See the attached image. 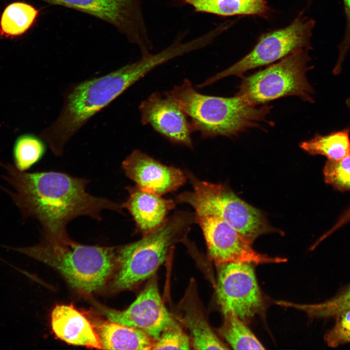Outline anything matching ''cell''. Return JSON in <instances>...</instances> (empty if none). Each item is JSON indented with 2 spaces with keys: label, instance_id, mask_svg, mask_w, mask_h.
I'll use <instances>...</instances> for the list:
<instances>
[{
  "label": "cell",
  "instance_id": "cell-1",
  "mask_svg": "<svg viewBox=\"0 0 350 350\" xmlns=\"http://www.w3.org/2000/svg\"><path fill=\"white\" fill-rule=\"evenodd\" d=\"M5 168L13 200L25 218L32 217L40 223L43 238H70L66 226L79 216L101 221L105 210L122 213V205L87 192L88 179L55 172L27 173L9 164Z\"/></svg>",
  "mask_w": 350,
  "mask_h": 350
},
{
  "label": "cell",
  "instance_id": "cell-2",
  "mask_svg": "<svg viewBox=\"0 0 350 350\" xmlns=\"http://www.w3.org/2000/svg\"><path fill=\"white\" fill-rule=\"evenodd\" d=\"M166 60L161 52L144 53L136 62L78 84L68 94L59 117L44 130L41 138L54 154L62 156L68 141L90 118Z\"/></svg>",
  "mask_w": 350,
  "mask_h": 350
},
{
  "label": "cell",
  "instance_id": "cell-3",
  "mask_svg": "<svg viewBox=\"0 0 350 350\" xmlns=\"http://www.w3.org/2000/svg\"><path fill=\"white\" fill-rule=\"evenodd\" d=\"M164 94L179 105L194 131L204 138L236 136L258 126L265 121L270 110L267 105L257 107L236 95L222 97L201 94L188 79Z\"/></svg>",
  "mask_w": 350,
  "mask_h": 350
},
{
  "label": "cell",
  "instance_id": "cell-4",
  "mask_svg": "<svg viewBox=\"0 0 350 350\" xmlns=\"http://www.w3.org/2000/svg\"><path fill=\"white\" fill-rule=\"evenodd\" d=\"M14 249L57 270L73 288L87 293L103 286L116 259L115 247L81 245L70 238H43L36 245Z\"/></svg>",
  "mask_w": 350,
  "mask_h": 350
},
{
  "label": "cell",
  "instance_id": "cell-5",
  "mask_svg": "<svg viewBox=\"0 0 350 350\" xmlns=\"http://www.w3.org/2000/svg\"><path fill=\"white\" fill-rule=\"evenodd\" d=\"M194 216V213L176 211L154 231L118 248V267L113 287L119 290L128 289L152 276L174 245L186 240Z\"/></svg>",
  "mask_w": 350,
  "mask_h": 350
},
{
  "label": "cell",
  "instance_id": "cell-6",
  "mask_svg": "<svg viewBox=\"0 0 350 350\" xmlns=\"http://www.w3.org/2000/svg\"><path fill=\"white\" fill-rule=\"evenodd\" d=\"M185 174L193 190L177 195L176 202L189 205L195 214L222 219L252 243L261 235L276 231L262 211L242 200L226 185L202 181L189 171Z\"/></svg>",
  "mask_w": 350,
  "mask_h": 350
},
{
  "label": "cell",
  "instance_id": "cell-7",
  "mask_svg": "<svg viewBox=\"0 0 350 350\" xmlns=\"http://www.w3.org/2000/svg\"><path fill=\"white\" fill-rule=\"evenodd\" d=\"M307 52L304 49L294 52L244 78L236 95L254 105L291 95L312 103L313 89L306 76L310 60Z\"/></svg>",
  "mask_w": 350,
  "mask_h": 350
},
{
  "label": "cell",
  "instance_id": "cell-8",
  "mask_svg": "<svg viewBox=\"0 0 350 350\" xmlns=\"http://www.w3.org/2000/svg\"><path fill=\"white\" fill-rule=\"evenodd\" d=\"M315 24L313 19L298 16L287 27L262 35L245 56L197 87L208 86L229 76H241L248 70L270 64L297 51L308 50Z\"/></svg>",
  "mask_w": 350,
  "mask_h": 350
},
{
  "label": "cell",
  "instance_id": "cell-9",
  "mask_svg": "<svg viewBox=\"0 0 350 350\" xmlns=\"http://www.w3.org/2000/svg\"><path fill=\"white\" fill-rule=\"evenodd\" d=\"M194 214V223L200 227L205 239L208 257L216 264L230 262L264 264L287 261L256 252L247 238L222 219Z\"/></svg>",
  "mask_w": 350,
  "mask_h": 350
},
{
  "label": "cell",
  "instance_id": "cell-10",
  "mask_svg": "<svg viewBox=\"0 0 350 350\" xmlns=\"http://www.w3.org/2000/svg\"><path fill=\"white\" fill-rule=\"evenodd\" d=\"M251 264L230 262L218 265L217 296L222 312H231L244 321L259 314L264 305Z\"/></svg>",
  "mask_w": 350,
  "mask_h": 350
},
{
  "label": "cell",
  "instance_id": "cell-11",
  "mask_svg": "<svg viewBox=\"0 0 350 350\" xmlns=\"http://www.w3.org/2000/svg\"><path fill=\"white\" fill-rule=\"evenodd\" d=\"M88 14L106 22L140 50L150 42L144 23L140 0H41Z\"/></svg>",
  "mask_w": 350,
  "mask_h": 350
},
{
  "label": "cell",
  "instance_id": "cell-12",
  "mask_svg": "<svg viewBox=\"0 0 350 350\" xmlns=\"http://www.w3.org/2000/svg\"><path fill=\"white\" fill-rule=\"evenodd\" d=\"M109 321L138 329L157 340L175 322L160 296L156 280H151L135 301L122 311L104 309Z\"/></svg>",
  "mask_w": 350,
  "mask_h": 350
},
{
  "label": "cell",
  "instance_id": "cell-13",
  "mask_svg": "<svg viewBox=\"0 0 350 350\" xmlns=\"http://www.w3.org/2000/svg\"><path fill=\"white\" fill-rule=\"evenodd\" d=\"M140 122L150 125L171 142L192 148L194 127L185 113L173 99L155 92L140 106Z\"/></svg>",
  "mask_w": 350,
  "mask_h": 350
},
{
  "label": "cell",
  "instance_id": "cell-14",
  "mask_svg": "<svg viewBox=\"0 0 350 350\" xmlns=\"http://www.w3.org/2000/svg\"><path fill=\"white\" fill-rule=\"evenodd\" d=\"M122 168L137 187L159 195L176 191L188 179L180 169L164 165L139 150L123 161Z\"/></svg>",
  "mask_w": 350,
  "mask_h": 350
},
{
  "label": "cell",
  "instance_id": "cell-15",
  "mask_svg": "<svg viewBox=\"0 0 350 350\" xmlns=\"http://www.w3.org/2000/svg\"><path fill=\"white\" fill-rule=\"evenodd\" d=\"M129 196L122 205L128 210L136 223L137 231L142 236L159 227L167 215L175 206V201L164 199L161 195L142 190L136 186L127 187Z\"/></svg>",
  "mask_w": 350,
  "mask_h": 350
},
{
  "label": "cell",
  "instance_id": "cell-16",
  "mask_svg": "<svg viewBox=\"0 0 350 350\" xmlns=\"http://www.w3.org/2000/svg\"><path fill=\"white\" fill-rule=\"evenodd\" d=\"M51 319L52 330L60 339L73 345L102 349L93 326L73 306H55Z\"/></svg>",
  "mask_w": 350,
  "mask_h": 350
},
{
  "label": "cell",
  "instance_id": "cell-17",
  "mask_svg": "<svg viewBox=\"0 0 350 350\" xmlns=\"http://www.w3.org/2000/svg\"><path fill=\"white\" fill-rule=\"evenodd\" d=\"M94 326L102 349L152 350L156 341L140 330L110 321Z\"/></svg>",
  "mask_w": 350,
  "mask_h": 350
},
{
  "label": "cell",
  "instance_id": "cell-18",
  "mask_svg": "<svg viewBox=\"0 0 350 350\" xmlns=\"http://www.w3.org/2000/svg\"><path fill=\"white\" fill-rule=\"evenodd\" d=\"M181 319L189 330L192 346L197 350H227L229 348L215 334L195 301L186 298Z\"/></svg>",
  "mask_w": 350,
  "mask_h": 350
},
{
  "label": "cell",
  "instance_id": "cell-19",
  "mask_svg": "<svg viewBox=\"0 0 350 350\" xmlns=\"http://www.w3.org/2000/svg\"><path fill=\"white\" fill-rule=\"evenodd\" d=\"M196 12L220 16H263L268 13L266 0H184Z\"/></svg>",
  "mask_w": 350,
  "mask_h": 350
},
{
  "label": "cell",
  "instance_id": "cell-20",
  "mask_svg": "<svg viewBox=\"0 0 350 350\" xmlns=\"http://www.w3.org/2000/svg\"><path fill=\"white\" fill-rule=\"evenodd\" d=\"M350 127L326 135L316 134L300 143V148L311 155H321L328 160L341 159L350 154Z\"/></svg>",
  "mask_w": 350,
  "mask_h": 350
},
{
  "label": "cell",
  "instance_id": "cell-21",
  "mask_svg": "<svg viewBox=\"0 0 350 350\" xmlns=\"http://www.w3.org/2000/svg\"><path fill=\"white\" fill-rule=\"evenodd\" d=\"M38 11L32 5L22 2L8 5L0 20V35L15 37L26 33L33 25Z\"/></svg>",
  "mask_w": 350,
  "mask_h": 350
},
{
  "label": "cell",
  "instance_id": "cell-22",
  "mask_svg": "<svg viewBox=\"0 0 350 350\" xmlns=\"http://www.w3.org/2000/svg\"><path fill=\"white\" fill-rule=\"evenodd\" d=\"M223 324L219 332L235 350H263V345L244 321L231 312L224 314Z\"/></svg>",
  "mask_w": 350,
  "mask_h": 350
},
{
  "label": "cell",
  "instance_id": "cell-23",
  "mask_svg": "<svg viewBox=\"0 0 350 350\" xmlns=\"http://www.w3.org/2000/svg\"><path fill=\"white\" fill-rule=\"evenodd\" d=\"M275 303L303 311L311 318L335 317L341 313L350 310V286L331 299L321 303L302 304L277 301Z\"/></svg>",
  "mask_w": 350,
  "mask_h": 350
},
{
  "label": "cell",
  "instance_id": "cell-24",
  "mask_svg": "<svg viewBox=\"0 0 350 350\" xmlns=\"http://www.w3.org/2000/svg\"><path fill=\"white\" fill-rule=\"evenodd\" d=\"M45 152L43 141L32 134H24L15 141L13 154L15 166L19 171H25L42 157Z\"/></svg>",
  "mask_w": 350,
  "mask_h": 350
},
{
  "label": "cell",
  "instance_id": "cell-25",
  "mask_svg": "<svg viewBox=\"0 0 350 350\" xmlns=\"http://www.w3.org/2000/svg\"><path fill=\"white\" fill-rule=\"evenodd\" d=\"M325 182L340 192L350 191V154L337 160H326L323 169Z\"/></svg>",
  "mask_w": 350,
  "mask_h": 350
},
{
  "label": "cell",
  "instance_id": "cell-26",
  "mask_svg": "<svg viewBox=\"0 0 350 350\" xmlns=\"http://www.w3.org/2000/svg\"><path fill=\"white\" fill-rule=\"evenodd\" d=\"M190 346L188 336L175 321L162 332L152 350H188Z\"/></svg>",
  "mask_w": 350,
  "mask_h": 350
},
{
  "label": "cell",
  "instance_id": "cell-27",
  "mask_svg": "<svg viewBox=\"0 0 350 350\" xmlns=\"http://www.w3.org/2000/svg\"><path fill=\"white\" fill-rule=\"evenodd\" d=\"M335 317L334 326L324 336L325 342L331 348L350 343V310L341 313Z\"/></svg>",
  "mask_w": 350,
  "mask_h": 350
},
{
  "label": "cell",
  "instance_id": "cell-28",
  "mask_svg": "<svg viewBox=\"0 0 350 350\" xmlns=\"http://www.w3.org/2000/svg\"><path fill=\"white\" fill-rule=\"evenodd\" d=\"M346 19V30L343 39L339 45L338 58L333 70L335 73H340L346 54L350 49V0H343Z\"/></svg>",
  "mask_w": 350,
  "mask_h": 350
},
{
  "label": "cell",
  "instance_id": "cell-29",
  "mask_svg": "<svg viewBox=\"0 0 350 350\" xmlns=\"http://www.w3.org/2000/svg\"><path fill=\"white\" fill-rule=\"evenodd\" d=\"M350 222V206L339 217L334 225L317 241L320 243L345 224Z\"/></svg>",
  "mask_w": 350,
  "mask_h": 350
},
{
  "label": "cell",
  "instance_id": "cell-30",
  "mask_svg": "<svg viewBox=\"0 0 350 350\" xmlns=\"http://www.w3.org/2000/svg\"><path fill=\"white\" fill-rule=\"evenodd\" d=\"M346 103L347 105L350 108V97L346 100Z\"/></svg>",
  "mask_w": 350,
  "mask_h": 350
}]
</instances>
